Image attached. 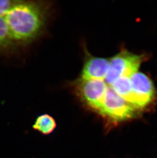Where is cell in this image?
I'll return each instance as SVG.
<instances>
[{
	"label": "cell",
	"instance_id": "1",
	"mask_svg": "<svg viewBox=\"0 0 157 158\" xmlns=\"http://www.w3.org/2000/svg\"><path fill=\"white\" fill-rule=\"evenodd\" d=\"M5 19L11 38L27 42L37 37L45 25V9L33 2H19L9 9Z\"/></svg>",
	"mask_w": 157,
	"mask_h": 158
},
{
	"label": "cell",
	"instance_id": "2",
	"mask_svg": "<svg viewBox=\"0 0 157 158\" xmlns=\"http://www.w3.org/2000/svg\"><path fill=\"white\" fill-rule=\"evenodd\" d=\"M138 110L108 86L98 113L113 122H122L134 118Z\"/></svg>",
	"mask_w": 157,
	"mask_h": 158
},
{
	"label": "cell",
	"instance_id": "3",
	"mask_svg": "<svg viewBox=\"0 0 157 158\" xmlns=\"http://www.w3.org/2000/svg\"><path fill=\"white\" fill-rule=\"evenodd\" d=\"M142 61V57L127 51L118 54L109 60V66L104 81L110 86L119 78L123 76L130 77L138 72Z\"/></svg>",
	"mask_w": 157,
	"mask_h": 158
},
{
	"label": "cell",
	"instance_id": "4",
	"mask_svg": "<svg viewBox=\"0 0 157 158\" xmlns=\"http://www.w3.org/2000/svg\"><path fill=\"white\" fill-rule=\"evenodd\" d=\"M108 85L104 80L80 79L77 85L78 93L83 102L98 112L102 104Z\"/></svg>",
	"mask_w": 157,
	"mask_h": 158
},
{
	"label": "cell",
	"instance_id": "5",
	"mask_svg": "<svg viewBox=\"0 0 157 158\" xmlns=\"http://www.w3.org/2000/svg\"><path fill=\"white\" fill-rule=\"evenodd\" d=\"M133 93L132 106L138 111L147 106L154 98V85L143 73L137 72L130 77Z\"/></svg>",
	"mask_w": 157,
	"mask_h": 158
},
{
	"label": "cell",
	"instance_id": "6",
	"mask_svg": "<svg viewBox=\"0 0 157 158\" xmlns=\"http://www.w3.org/2000/svg\"><path fill=\"white\" fill-rule=\"evenodd\" d=\"M109 66V60L105 58L89 56L87 58L80 79L104 80Z\"/></svg>",
	"mask_w": 157,
	"mask_h": 158
},
{
	"label": "cell",
	"instance_id": "7",
	"mask_svg": "<svg viewBox=\"0 0 157 158\" xmlns=\"http://www.w3.org/2000/svg\"><path fill=\"white\" fill-rule=\"evenodd\" d=\"M110 86L120 97L123 98L132 105L131 103L133 100V93L132 91L130 77L127 76L121 77Z\"/></svg>",
	"mask_w": 157,
	"mask_h": 158
},
{
	"label": "cell",
	"instance_id": "8",
	"mask_svg": "<svg viewBox=\"0 0 157 158\" xmlns=\"http://www.w3.org/2000/svg\"><path fill=\"white\" fill-rule=\"evenodd\" d=\"M56 127L55 119L50 115L43 114L38 117L33 126L34 130H37L43 135L52 133Z\"/></svg>",
	"mask_w": 157,
	"mask_h": 158
},
{
	"label": "cell",
	"instance_id": "9",
	"mask_svg": "<svg viewBox=\"0 0 157 158\" xmlns=\"http://www.w3.org/2000/svg\"><path fill=\"white\" fill-rule=\"evenodd\" d=\"M10 39L8 27L4 17H0V44L7 43Z\"/></svg>",
	"mask_w": 157,
	"mask_h": 158
},
{
	"label": "cell",
	"instance_id": "10",
	"mask_svg": "<svg viewBox=\"0 0 157 158\" xmlns=\"http://www.w3.org/2000/svg\"><path fill=\"white\" fill-rule=\"evenodd\" d=\"M14 4V2L0 0V17H4Z\"/></svg>",
	"mask_w": 157,
	"mask_h": 158
}]
</instances>
